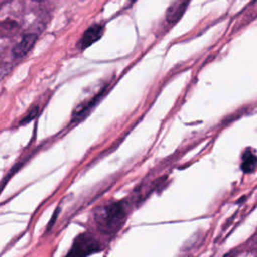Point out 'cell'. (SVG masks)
<instances>
[{
    "mask_svg": "<svg viewBox=\"0 0 257 257\" xmlns=\"http://www.w3.org/2000/svg\"><path fill=\"white\" fill-rule=\"evenodd\" d=\"M127 214V201H109L95 208L93 218L98 231L105 235H114L122 227Z\"/></svg>",
    "mask_w": 257,
    "mask_h": 257,
    "instance_id": "6da1fadb",
    "label": "cell"
},
{
    "mask_svg": "<svg viewBox=\"0 0 257 257\" xmlns=\"http://www.w3.org/2000/svg\"><path fill=\"white\" fill-rule=\"evenodd\" d=\"M102 250V245L90 232L78 234L64 257H88Z\"/></svg>",
    "mask_w": 257,
    "mask_h": 257,
    "instance_id": "7a4b0ae2",
    "label": "cell"
},
{
    "mask_svg": "<svg viewBox=\"0 0 257 257\" xmlns=\"http://www.w3.org/2000/svg\"><path fill=\"white\" fill-rule=\"evenodd\" d=\"M103 33V27L99 24H94L87 28L83 33L82 37L78 41V47L80 49H85L90 46L92 43L97 41Z\"/></svg>",
    "mask_w": 257,
    "mask_h": 257,
    "instance_id": "3957f363",
    "label": "cell"
},
{
    "mask_svg": "<svg viewBox=\"0 0 257 257\" xmlns=\"http://www.w3.org/2000/svg\"><path fill=\"white\" fill-rule=\"evenodd\" d=\"M36 39H37V36L33 33L25 34L22 37V39L20 40V42L18 44H16L12 50L14 57L20 58V57H23L24 55H26L31 50V48L34 46Z\"/></svg>",
    "mask_w": 257,
    "mask_h": 257,
    "instance_id": "277c9868",
    "label": "cell"
},
{
    "mask_svg": "<svg viewBox=\"0 0 257 257\" xmlns=\"http://www.w3.org/2000/svg\"><path fill=\"white\" fill-rule=\"evenodd\" d=\"M190 0H176L167 11V21L175 23L185 12Z\"/></svg>",
    "mask_w": 257,
    "mask_h": 257,
    "instance_id": "5b68a950",
    "label": "cell"
},
{
    "mask_svg": "<svg viewBox=\"0 0 257 257\" xmlns=\"http://www.w3.org/2000/svg\"><path fill=\"white\" fill-rule=\"evenodd\" d=\"M257 164V159L254 153L251 152L250 149H247L243 156H242V164H241V169L244 173H252L255 171Z\"/></svg>",
    "mask_w": 257,
    "mask_h": 257,
    "instance_id": "8992f818",
    "label": "cell"
},
{
    "mask_svg": "<svg viewBox=\"0 0 257 257\" xmlns=\"http://www.w3.org/2000/svg\"><path fill=\"white\" fill-rule=\"evenodd\" d=\"M37 112H38V108L37 107H34L30 112H29V114L28 115H26L22 120H21V124H24V123H26V122H28V121H30L31 119H33L35 116H36V114H37Z\"/></svg>",
    "mask_w": 257,
    "mask_h": 257,
    "instance_id": "52a82bcc",
    "label": "cell"
},
{
    "mask_svg": "<svg viewBox=\"0 0 257 257\" xmlns=\"http://www.w3.org/2000/svg\"><path fill=\"white\" fill-rule=\"evenodd\" d=\"M237 253H238V250L237 249H233V250L229 251L228 253H226L223 257H235L237 255Z\"/></svg>",
    "mask_w": 257,
    "mask_h": 257,
    "instance_id": "ba28073f",
    "label": "cell"
},
{
    "mask_svg": "<svg viewBox=\"0 0 257 257\" xmlns=\"http://www.w3.org/2000/svg\"><path fill=\"white\" fill-rule=\"evenodd\" d=\"M35 1H41V0H35Z\"/></svg>",
    "mask_w": 257,
    "mask_h": 257,
    "instance_id": "9c48e42d",
    "label": "cell"
}]
</instances>
